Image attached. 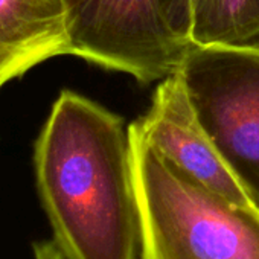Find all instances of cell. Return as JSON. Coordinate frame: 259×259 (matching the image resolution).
I'll return each mask as SVG.
<instances>
[{
    "instance_id": "cell-1",
    "label": "cell",
    "mask_w": 259,
    "mask_h": 259,
    "mask_svg": "<svg viewBox=\"0 0 259 259\" xmlns=\"http://www.w3.org/2000/svg\"><path fill=\"white\" fill-rule=\"evenodd\" d=\"M34 171L66 259H141L135 147L119 114L63 90L35 141Z\"/></svg>"
},
{
    "instance_id": "cell-2",
    "label": "cell",
    "mask_w": 259,
    "mask_h": 259,
    "mask_svg": "<svg viewBox=\"0 0 259 259\" xmlns=\"http://www.w3.org/2000/svg\"><path fill=\"white\" fill-rule=\"evenodd\" d=\"M139 197L141 259H259V210L207 188L130 125Z\"/></svg>"
},
{
    "instance_id": "cell-3",
    "label": "cell",
    "mask_w": 259,
    "mask_h": 259,
    "mask_svg": "<svg viewBox=\"0 0 259 259\" xmlns=\"http://www.w3.org/2000/svg\"><path fill=\"white\" fill-rule=\"evenodd\" d=\"M69 55L142 84L179 72L195 46L191 0H64Z\"/></svg>"
},
{
    "instance_id": "cell-4",
    "label": "cell",
    "mask_w": 259,
    "mask_h": 259,
    "mask_svg": "<svg viewBox=\"0 0 259 259\" xmlns=\"http://www.w3.org/2000/svg\"><path fill=\"white\" fill-rule=\"evenodd\" d=\"M177 75L198 122L259 210V48L194 46Z\"/></svg>"
},
{
    "instance_id": "cell-5",
    "label": "cell",
    "mask_w": 259,
    "mask_h": 259,
    "mask_svg": "<svg viewBox=\"0 0 259 259\" xmlns=\"http://www.w3.org/2000/svg\"><path fill=\"white\" fill-rule=\"evenodd\" d=\"M132 126L148 145L207 188L236 204L253 206L198 122L177 73L162 79L148 113Z\"/></svg>"
},
{
    "instance_id": "cell-6",
    "label": "cell",
    "mask_w": 259,
    "mask_h": 259,
    "mask_svg": "<svg viewBox=\"0 0 259 259\" xmlns=\"http://www.w3.org/2000/svg\"><path fill=\"white\" fill-rule=\"evenodd\" d=\"M58 55H69L64 0H0V89Z\"/></svg>"
},
{
    "instance_id": "cell-7",
    "label": "cell",
    "mask_w": 259,
    "mask_h": 259,
    "mask_svg": "<svg viewBox=\"0 0 259 259\" xmlns=\"http://www.w3.org/2000/svg\"><path fill=\"white\" fill-rule=\"evenodd\" d=\"M195 46L259 48V0H191Z\"/></svg>"
},
{
    "instance_id": "cell-8",
    "label": "cell",
    "mask_w": 259,
    "mask_h": 259,
    "mask_svg": "<svg viewBox=\"0 0 259 259\" xmlns=\"http://www.w3.org/2000/svg\"><path fill=\"white\" fill-rule=\"evenodd\" d=\"M34 259H66L54 239H40L32 244Z\"/></svg>"
}]
</instances>
